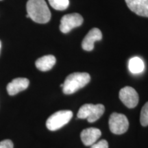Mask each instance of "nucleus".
Here are the masks:
<instances>
[{
  "label": "nucleus",
  "mask_w": 148,
  "mask_h": 148,
  "mask_svg": "<svg viewBox=\"0 0 148 148\" xmlns=\"http://www.w3.org/2000/svg\"><path fill=\"white\" fill-rule=\"evenodd\" d=\"M101 135L100 130L90 127V128L84 129L82 131L80 134L81 140L82 143L86 146H91L92 144L96 143Z\"/></svg>",
  "instance_id": "obj_10"
},
{
  "label": "nucleus",
  "mask_w": 148,
  "mask_h": 148,
  "mask_svg": "<svg viewBox=\"0 0 148 148\" xmlns=\"http://www.w3.org/2000/svg\"><path fill=\"white\" fill-rule=\"evenodd\" d=\"M128 68L131 73L137 74L143 71L145 64L142 59L138 57H133L129 60Z\"/></svg>",
  "instance_id": "obj_13"
},
{
  "label": "nucleus",
  "mask_w": 148,
  "mask_h": 148,
  "mask_svg": "<svg viewBox=\"0 0 148 148\" xmlns=\"http://www.w3.org/2000/svg\"><path fill=\"white\" fill-rule=\"evenodd\" d=\"M73 116L71 110H60L55 112L48 118L46 121V126L51 131L58 130L68 123Z\"/></svg>",
  "instance_id": "obj_4"
},
{
  "label": "nucleus",
  "mask_w": 148,
  "mask_h": 148,
  "mask_svg": "<svg viewBox=\"0 0 148 148\" xmlns=\"http://www.w3.org/2000/svg\"><path fill=\"white\" fill-rule=\"evenodd\" d=\"M140 122L144 127L148 125V101L145 103L140 111Z\"/></svg>",
  "instance_id": "obj_15"
},
{
  "label": "nucleus",
  "mask_w": 148,
  "mask_h": 148,
  "mask_svg": "<svg viewBox=\"0 0 148 148\" xmlns=\"http://www.w3.org/2000/svg\"><path fill=\"white\" fill-rule=\"evenodd\" d=\"M129 121L125 115L114 112L109 119V128L111 132L115 134H122L127 130Z\"/></svg>",
  "instance_id": "obj_5"
},
{
  "label": "nucleus",
  "mask_w": 148,
  "mask_h": 148,
  "mask_svg": "<svg viewBox=\"0 0 148 148\" xmlns=\"http://www.w3.org/2000/svg\"><path fill=\"white\" fill-rule=\"evenodd\" d=\"M105 111V107L101 103H85L77 112L78 119H86L89 123H93L99 119Z\"/></svg>",
  "instance_id": "obj_3"
},
{
  "label": "nucleus",
  "mask_w": 148,
  "mask_h": 148,
  "mask_svg": "<svg viewBox=\"0 0 148 148\" xmlns=\"http://www.w3.org/2000/svg\"><path fill=\"white\" fill-rule=\"evenodd\" d=\"M27 18L38 23H46L51 18V12L45 0H28L26 5Z\"/></svg>",
  "instance_id": "obj_1"
},
{
  "label": "nucleus",
  "mask_w": 148,
  "mask_h": 148,
  "mask_svg": "<svg viewBox=\"0 0 148 148\" xmlns=\"http://www.w3.org/2000/svg\"><path fill=\"white\" fill-rule=\"evenodd\" d=\"M29 81L25 77L14 79L7 85V91L10 95H14L28 87Z\"/></svg>",
  "instance_id": "obj_11"
},
{
  "label": "nucleus",
  "mask_w": 148,
  "mask_h": 148,
  "mask_svg": "<svg viewBox=\"0 0 148 148\" xmlns=\"http://www.w3.org/2000/svg\"><path fill=\"white\" fill-rule=\"evenodd\" d=\"M127 7L138 16L148 17V0H125Z\"/></svg>",
  "instance_id": "obj_9"
},
{
  "label": "nucleus",
  "mask_w": 148,
  "mask_h": 148,
  "mask_svg": "<svg viewBox=\"0 0 148 148\" xmlns=\"http://www.w3.org/2000/svg\"><path fill=\"white\" fill-rule=\"evenodd\" d=\"M49 4L57 10H64L69 7V0H48Z\"/></svg>",
  "instance_id": "obj_14"
},
{
  "label": "nucleus",
  "mask_w": 148,
  "mask_h": 148,
  "mask_svg": "<svg viewBox=\"0 0 148 148\" xmlns=\"http://www.w3.org/2000/svg\"><path fill=\"white\" fill-rule=\"evenodd\" d=\"M90 80V76L87 73H73L66 77L63 83L62 91L66 95L73 94L84 87L89 83Z\"/></svg>",
  "instance_id": "obj_2"
},
{
  "label": "nucleus",
  "mask_w": 148,
  "mask_h": 148,
  "mask_svg": "<svg viewBox=\"0 0 148 148\" xmlns=\"http://www.w3.org/2000/svg\"><path fill=\"white\" fill-rule=\"evenodd\" d=\"M83 17L78 13L68 14L63 16L60 20V29L64 34L69 32L72 29L80 26L83 23Z\"/></svg>",
  "instance_id": "obj_6"
},
{
  "label": "nucleus",
  "mask_w": 148,
  "mask_h": 148,
  "mask_svg": "<svg viewBox=\"0 0 148 148\" xmlns=\"http://www.w3.org/2000/svg\"><path fill=\"white\" fill-rule=\"evenodd\" d=\"M102 34L101 30L98 28H92L86 35L82 40V47L85 51H92L94 48V43L97 40H101Z\"/></svg>",
  "instance_id": "obj_8"
},
{
  "label": "nucleus",
  "mask_w": 148,
  "mask_h": 148,
  "mask_svg": "<svg viewBox=\"0 0 148 148\" xmlns=\"http://www.w3.org/2000/svg\"><path fill=\"white\" fill-rule=\"evenodd\" d=\"M90 148H108V143L106 140H101L92 144Z\"/></svg>",
  "instance_id": "obj_16"
},
{
  "label": "nucleus",
  "mask_w": 148,
  "mask_h": 148,
  "mask_svg": "<svg viewBox=\"0 0 148 148\" xmlns=\"http://www.w3.org/2000/svg\"><path fill=\"white\" fill-rule=\"evenodd\" d=\"M56 62L55 56L52 55L44 56L41 58L37 59L35 64L36 68L41 71H47L54 66Z\"/></svg>",
  "instance_id": "obj_12"
},
{
  "label": "nucleus",
  "mask_w": 148,
  "mask_h": 148,
  "mask_svg": "<svg viewBox=\"0 0 148 148\" xmlns=\"http://www.w3.org/2000/svg\"><path fill=\"white\" fill-rule=\"evenodd\" d=\"M0 148H13V143L10 140H4L0 142Z\"/></svg>",
  "instance_id": "obj_17"
},
{
  "label": "nucleus",
  "mask_w": 148,
  "mask_h": 148,
  "mask_svg": "<svg viewBox=\"0 0 148 148\" xmlns=\"http://www.w3.org/2000/svg\"><path fill=\"white\" fill-rule=\"evenodd\" d=\"M119 99L129 108L136 107L139 100L137 92L131 86H125L120 90Z\"/></svg>",
  "instance_id": "obj_7"
},
{
  "label": "nucleus",
  "mask_w": 148,
  "mask_h": 148,
  "mask_svg": "<svg viewBox=\"0 0 148 148\" xmlns=\"http://www.w3.org/2000/svg\"><path fill=\"white\" fill-rule=\"evenodd\" d=\"M1 42L0 41V51H1Z\"/></svg>",
  "instance_id": "obj_18"
}]
</instances>
